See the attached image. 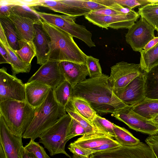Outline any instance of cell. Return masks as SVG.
Wrapping results in <instances>:
<instances>
[{
  "label": "cell",
  "mask_w": 158,
  "mask_h": 158,
  "mask_svg": "<svg viewBox=\"0 0 158 158\" xmlns=\"http://www.w3.org/2000/svg\"><path fill=\"white\" fill-rule=\"evenodd\" d=\"M138 13L132 10L127 14L109 16L98 15L90 12L85 16L90 23L106 29L108 27L115 29L131 27L139 17Z\"/></svg>",
  "instance_id": "7"
},
{
  "label": "cell",
  "mask_w": 158,
  "mask_h": 158,
  "mask_svg": "<svg viewBox=\"0 0 158 158\" xmlns=\"http://www.w3.org/2000/svg\"><path fill=\"white\" fill-rule=\"evenodd\" d=\"M114 131L115 134L114 139L122 146H132L140 142L139 139L124 127L114 124Z\"/></svg>",
  "instance_id": "30"
},
{
  "label": "cell",
  "mask_w": 158,
  "mask_h": 158,
  "mask_svg": "<svg viewBox=\"0 0 158 158\" xmlns=\"http://www.w3.org/2000/svg\"><path fill=\"white\" fill-rule=\"evenodd\" d=\"M15 52L23 61L29 64H31L33 59L36 56L34 46L26 42Z\"/></svg>",
  "instance_id": "35"
},
{
  "label": "cell",
  "mask_w": 158,
  "mask_h": 158,
  "mask_svg": "<svg viewBox=\"0 0 158 158\" xmlns=\"http://www.w3.org/2000/svg\"><path fill=\"white\" fill-rule=\"evenodd\" d=\"M8 100L26 101L25 85L3 67L0 69V102Z\"/></svg>",
  "instance_id": "10"
},
{
  "label": "cell",
  "mask_w": 158,
  "mask_h": 158,
  "mask_svg": "<svg viewBox=\"0 0 158 158\" xmlns=\"http://www.w3.org/2000/svg\"><path fill=\"white\" fill-rule=\"evenodd\" d=\"M112 3H116L132 10L138 6H143L150 2L149 0H110Z\"/></svg>",
  "instance_id": "39"
},
{
  "label": "cell",
  "mask_w": 158,
  "mask_h": 158,
  "mask_svg": "<svg viewBox=\"0 0 158 158\" xmlns=\"http://www.w3.org/2000/svg\"><path fill=\"white\" fill-rule=\"evenodd\" d=\"M155 30L151 25L141 17L128 29L125 35L126 41L133 51L139 52L155 37Z\"/></svg>",
  "instance_id": "12"
},
{
  "label": "cell",
  "mask_w": 158,
  "mask_h": 158,
  "mask_svg": "<svg viewBox=\"0 0 158 158\" xmlns=\"http://www.w3.org/2000/svg\"><path fill=\"white\" fill-rule=\"evenodd\" d=\"M150 120H151L153 124L157 128L158 133V114L154 116Z\"/></svg>",
  "instance_id": "49"
},
{
  "label": "cell",
  "mask_w": 158,
  "mask_h": 158,
  "mask_svg": "<svg viewBox=\"0 0 158 158\" xmlns=\"http://www.w3.org/2000/svg\"><path fill=\"white\" fill-rule=\"evenodd\" d=\"M66 114L65 107L57 102L51 89L44 102L35 108L33 118L22 138L35 140Z\"/></svg>",
  "instance_id": "3"
},
{
  "label": "cell",
  "mask_w": 158,
  "mask_h": 158,
  "mask_svg": "<svg viewBox=\"0 0 158 158\" xmlns=\"http://www.w3.org/2000/svg\"><path fill=\"white\" fill-rule=\"evenodd\" d=\"M22 138L11 133L0 115V158H22Z\"/></svg>",
  "instance_id": "13"
},
{
  "label": "cell",
  "mask_w": 158,
  "mask_h": 158,
  "mask_svg": "<svg viewBox=\"0 0 158 158\" xmlns=\"http://www.w3.org/2000/svg\"><path fill=\"white\" fill-rule=\"evenodd\" d=\"M113 138L97 132L85 134L77 139L73 143L85 149H90L103 144L116 141Z\"/></svg>",
  "instance_id": "22"
},
{
  "label": "cell",
  "mask_w": 158,
  "mask_h": 158,
  "mask_svg": "<svg viewBox=\"0 0 158 158\" xmlns=\"http://www.w3.org/2000/svg\"><path fill=\"white\" fill-rule=\"evenodd\" d=\"M158 43V36L155 37L150 41L144 47L143 50L146 51L151 48Z\"/></svg>",
  "instance_id": "47"
},
{
  "label": "cell",
  "mask_w": 158,
  "mask_h": 158,
  "mask_svg": "<svg viewBox=\"0 0 158 158\" xmlns=\"http://www.w3.org/2000/svg\"><path fill=\"white\" fill-rule=\"evenodd\" d=\"M59 62L48 61L41 65L27 82L39 81L47 85L54 90L59 84L65 80L60 69Z\"/></svg>",
  "instance_id": "15"
},
{
  "label": "cell",
  "mask_w": 158,
  "mask_h": 158,
  "mask_svg": "<svg viewBox=\"0 0 158 158\" xmlns=\"http://www.w3.org/2000/svg\"><path fill=\"white\" fill-rule=\"evenodd\" d=\"M133 110L145 118L150 120L158 114V100L146 98L132 107Z\"/></svg>",
  "instance_id": "26"
},
{
  "label": "cell",
  "mask_w": 158,
  "mask_h": 158,
  "mask_svg": "<svg viewBox=\"0 0 158 158\" xmlns=\"http://www.w3.org/2000/svg\"><path fill=\"white\" fill-rule=\"evenodd\" d=\"M144 73L140 74L124 88L113 91L127 106H133L146 99Z\"/></svg>",
  "instance_id": "14"
},
{
  "label": "cell",
  "mask_w": 158,
  "mask_h": 158,
  "mask_svg": "<svg viewBox=\"0 0 158 158\" xmlns=\"http://www.w3.org/2000/svg\"><path fill=\"white\" fill-rule=\"evenodd\" d=\"M15 5L0 2V18L9 17L12 8Z\"/></svg>",
  "instance_id": "45"
},
{
  "label": "cell",
  "mask_w": 158,
  "mask_h": 158,
  "mask_svg": "<svg viewBox=\"0 0 158 158\" xmlns=\"http://www.w3.org/2000/svg\"><path fill=\"white\" fill-rule=\"evenodd\" d=\"M0 2L7 4H12L15 5H24L33 7L35 6H38L39 0L29 1L0 0Z\"/></svg>",
  "instance_id": "42"
},
{
  "label": "cell",
  "mask_w": 158,
  "mask_h": 158,
  "mask_svg": "<svg viewBox=\"0 0 158 158\" xmlns=\"http://www.w3.org/2000/svg\"><path fill=\"white\" fill-rule=\"evenodd\" d=\"M86 134V132L80 124L72 118L66 139L68 141L73 137L78 135H83Z\"/></svg>",
  "instance_id": "38"
},
{
  "label": "cell",
  "mask_w": 158,
  "mask_h": 158,
  "mask_svg": "<svg viewBox=\"0 0 158 158\" xmlns=\"http://www.w3.org/2000/svg\"><path fill=\"white\" fill-rule=\"evenodd\" d=\"M35 108L27 101L8 100L0 102V115L11 132L22 135L31 123Z\"/></svg>",
  "instance_id": "4"
},
{
  "label": "cell",
  "mask_w": 158,
  "mask_h": 158,
  "mask_svg": "<svg viewBox=\"0 0 158 158\" xmlns=\"http://www.w3.org/2000/svg\"><path fill=\"white\" fill-rule=\"evenodd\" d=\"M68 149L73 155L81 158H89L92 154L90 149H85L76 145L74 143H70L69 145Z\"/></svg>",
  "instance_id": "40"
},
{
  "label": "cell",
  "mask_w": 158,
  "mask_h": 158,
  "mask_svg": "<svg viewBox=\"0 0 158 158\" xmlns=\"http://www.w3.org/2000/svg\"><path fill=\"white\" fill-rule=\"evenodd\" d=\"M146 98L158 100V65L145 72Z\"/></svg>",
  "instance_id": "24"
},
{
  "label": "cell",
  "mask_w": 158,
  "mask_h": 158,
  "mask_svg": "<svg viewBox=\"0 0 158 158\" xmlns=\"http://www.w3.org/2000/svg\"><path fill=\"white\" fill-rule=\"evenodd\" d=\"M22 158H36L32 154L26 150L24 147L23 152Z\"/></svg>",
  "instance_id": "48"
},
{
  "label": "cell",
  "mask_w": 158,
  "mask_h": 158,
  "mask_svg": "<svg viewBox=\"0 0 158 158\" xmlns=\"http://www.w3.org/2000/svg\"><path fill=\"white\" fill-rule=\"evenodd\" d=\"M86 65L88 70V76L90 78L97 77L102 74L98 59L91 56H87Z\"/></svg>",
  "instance_id": "36"
},
{
  "label": "cell",
  "mask_w": 158,
  "mask_h": 158,
  "mask_svg": "<svg viewBox=\"0 0 158 158\" xmlns=\"http://www.w3.org/2000/svg\"><path fill=\"white\" fill-rule=\"evenodd\" d=\"M59 66L65 80L73 88L77 84L86 79L88 76L86 64L68 61H59Z\"/></svg>",
  "instance_id": "17"
},
{
  "label": "cell",
  "mask_w": 158,
  "mask_h": 158,
  "mask_svg": "<svg viewBox=\"0 0 158 158\" xmlns=\"http://www.w3.org/2000/svg\"><path fill=\"white\" fill-rule=\"evenodd\" d=\"M109 81L113 91L127 86L143 71L139 64L119 62L111 67Z\"/></svg>",
  "instance_id": "8"
},
{
  "label": "cell",
  "mask_w": 158,
  "mask_h": 158,
  "mask_svg": "<svg viewBox=\"0 0 158 158\" xmlns=\"http://www.w3.org/2000/svg\"><path fill=\"white\" fill-rule=\"evenodd\" d=\"M89 158H156L149 146L140 142L130 146H121L92 154Z\"/></svg>",
  "instance_id": "9"
},
{
  "label": "cell",
  "mask_w": 158,
  "mask_h": 158,
  "mask_svg": "<svg viewBox=\"0 0 158 158\" xmlns=\"http://www.w3.org/2000/svg\"><path fill=\"white\" fill-rule=\"evenodd\" d=\"M139 52V64L143 71L148 72L158 65V43L149 50L145 51L142 50Z\"/></svg>",
  "instance_id": "27"
},
{
  "label": "cell",
  "mask_w": 158,
  "mask_h": 158,
  "mask_svg": "<svg viewBox=\"0 0 158 158\" xmlns=\"http://www.w3.org/2000/svg\"><path fill=\"white\" fill-rule=\"evenodd\" d=\"M90 12L95 15L104 16L112 15L124 14L110 8L102 9L95 11H91Z\"/></svg>",
  "instance_id": "44"
},
{
  "label": "cell",
  "mask_w": 158,
  "mask_h": 158,
  "mask_svg": "<svg viewBox=\"0 0 158 158\" xmlns=\"http://www.w3.org/2000/svg\"><path fill=\"white\" fill-rule=\"evenodd\" d=\"M71 100L79 113L92 124V121L97 114L89 103L81 98L72 97Z\"/></svg>",
  "instance_id": "31"
},
{
  "label": "cell",
  "mask_w": 158,
  "mask_h": 158,
  "mask_svg": "<svg viewBox=\"0 0 158 158\" xmlns=\"http://www.w3.org/2000/svg\"><path fill=\"white\" fill-rule=\"evenodd\" d=\"M65 107L68 114L79 123L83 128L86 132V134H91L96 132L93 124L77 110L71 99L67 103Z\"/></svg>",
  "instance_id": "29"
},
{
  "label": "cell",
  "mask_w": 158,
  "mask_h": 158,
  "mask_svg": "<svg viewBox=\"0 0 158 158\" xmlns=\"http://www.w3.org/2000/svg\"><path fill=\"white\" fill-rule=\"evenodd\" d=\"M0 43L6 49L9 54L12 75L15 76L20 73H28L31 64L23 61L9 45L3 29L0 25Z\"/></svg>",
  "instance_id": "20"
},
{
  "label": "cell",
  "mask_w": 158,
  "mask_h": 158,
  "mask_svg": "<svg viewBox=\"0 0 158 158\" xmlns=\"http://www.w3.org/2000/svg\"><path fill=\"white\" fill-rule=\"evenodd\" d=\"M149 1V3L138 8V13L158 32V0Z\"/></svg>",
  "instance_id": "25"
},
{
  "label": "cell",
  "mask_w": 158,
  "mask_h": 158,
  "mask_svg": "<svg viewBox=\"0 0 158 158\" xmlns=\"http://www.w3.org/2000/svg\"><path fill=\"white\" fill-rule=\"evenodd\" d=\"M0 25L11 47L15 51L19 50L24 41L20 39L13 22L8 17L0 18Z\"/></svg>",
  "instance_id": "23"
},
{
  "label": "cell",
  "mask_w": 158,
  "mask_h": 158,
  "mask_svg": "<svg viewBox=\"0 0 158 158\" xmlns=\"http://www.w3.org/2000/svg\"><path fill=\"white\" fill-rule=\"evenodd\" d=\"M43 27L51 39L48 61H68L86 64V55L79 47L73 37L43 21Z\"/></svg>",
  "instance_id": "2"
},
{
  "label": "cell",
  "mask_w": 158,
  "mask_h": 158,
  "mask_svg": "<svg viewBox=\"0 0 158 158\" xmlns=\"http://www.w3.org/2000/svg\"><path fill=\"white\" fill-rule=\"evenodd\" d=\"M70 158H81L79 156H76L73 155V156H71Z\"/></svg>",
  "instance_id": "50"
},
{
  "label": "cell",
  "mask_w": 158,
  "mask_h": 158,
  "mask_svg": "<svg viewBox=\"0 0 158 158\" xmlns=\"http://www.w3.org/2000/svg\"><path fill=\"white\" fill-rule=\"evenodd\" d=\"M108 75L89 78L73 88L72 97L86 101L97 113L111 114L127 106L114 93Z\"/></svg>",
  "instance_id": "1"
},
{
  "label": "cell",
  "mask_w": 158,
  "mask_h": 158,
  "mask_svg": "<svg viewBox=\"0 0 158 158\" xmlns=\"http://www.w3.org/2000/svg\"><path fill=\"white\" fill-rule=\"evenodd\" d=\"M145 142L149 146L156 158H158V134L149 135L145 139Z\"/></svg>",
  "instance_id": "41"
},
{
  "label": "cell",
  "mask_w": 158,
  "mask_h": 158,
  "mask_svg": "<svg viewBox=\"0 0 158 158\" xmlns=\"http://www.w3.org/2000/svg\"><path fill=\"white\" fill-rule=\"evenodd\" d=\"M72 119L67 114L40 135L39 143L48 150L51 156L63 154L70 158L65 150V146L68 141L66 137Z\"/></svg>",
  "instance_id": "5"
},
{
  "label": "cell",
  "mask_w": 158,
  "mask_h": 158,
  "mask_svg": "<svg viewBox=\"0 0 158 158\" xmlns=\"http://www.w3.org/2000/svg\"><path fill=\"white\" fill-rule=\"evenodd\" d=\"M24 148L33 154L36 158H51L46 153L43 147L35 140L30 139Z\"/></svg>",
  "instance_id": "37"
},
{
  "label": "cell",
  "mask_w": 158,
  "mask_h": 158,
  "mask_svg": "<svg viewBox=\"0 0 158 158\" xmlns=\"http://www.w3.org/2000/svg\"><path fill=\"white\" fill-rule=\"evenodd\" d=\"M33 42L35 48L37 63L42 65L48 61L50 48V38L41 23H35L34 26Z\"/></svg>",
  "instance_id": "16"
},
{
  "label": "cell",
  "mask_w": 158,
  "mask_h": 158,
  "mask_svg": "<svg viewBox=\"0 0 158 158\" xmlns=\"http://www.w3.org/2000/svg\"><path fill=\"white\" fill-rule=\"evenodd\" d=\"M67 4L82 9L95 11L109 8L94 1V0H60Z\"/></svg>",
  "instance_id": "34"
},
{
  "label": "cell",
  "mask_w": 158,
  "mask_h": 158,
  "mask_svg": "<svg viewBox=\"0 0 158 158\" xmlns=\"http://www.w3.org/2000/svg\"><path fill=\"white\" fill-rule=\"evenodd\" d=\"M11 12L19 16L28 18L36 23H41L43 21L40 16L33 7L24 5H15L11 10Z\"/></svg>",
  "instance_id": "33"
},
{
  "label": "cell",
  "mask_w": 158,
  "mask_h": 158,
  "mask_svg": "<svg viewBox=\"0 0 158 158\" xmlns=\"http://www.w3.org/2000/svg\"><path fill=\"white\" fill-rule=\"evenodd\" d=\"M111 116L136 131L149 135L158 134L156 127L150 120L134 111L132 107L127 106L111 114Z\"/></svg>",
  "instance_id": "11"
},
{
  "label": "cell",
  "mask_w": 158,
  "mask_h": 158,
  "mask_svg": "<svg viewBox=\"0 0 158 158\" xmlns=\"http://www.w3.org/2000/svg\"><path fill=\"white\" fill-rule=\"evenodd\" d=\"M92 124L97 132L114 138V124L97 114L92 121Z\"/></svg>",
  "instance_id": "32"
},
{
  "label": "cell",
  "mask_w": 158,
  "mask_h": 158,
  "mask_svg": "<svg viewBox=\"0 0 158 158\" xmlns=\"http://www.w3.org/2000/svg\"><path fill=\"white\" fill-rule=\"evenodd\" d=\"M8 17L14 24L21 40L34 46L33 42L34 26L36 23L30 19L17 15L11 11Z\"/></svg>",
  "instance_id": "19"
},
{
  "label": "cell",
  "mask_w": 158,
  "mask_h": 158,
  "mask_svg": "<svg viewBox=\"0 0 158 158\" xmlns=\"http://www.w3.org/2000/svg\"><path fill=\"white\" fill-rule=\"evenodd\" d=\"M121 145L117 141L103 144L98 147L90 149L92 153L103 151L119 147Z\"/></svg>",
  "instance_id": "43"
},
{
  "label": "cell",
  "mask_w": 158,
  "mask_h": 158,
  "mask_svg": "<svg viewBox=\"0 0 158 158\" xmlns=\"http://www.w3.org/2000/svg\"><path fill=\"white\" fill-rule=\"evenodd\" d=\"M73 89L72 85L65 80L53 90L56 100L60 105L65 107L67 103L72 99Z\"/></svg>",
  "instance_id": "28"
},
{
  "label": "cell",
  "mask_w": 158,
  "mask_h": 158,
  "mask_svg": "<svg viewBox=\"0 0 158 158\" xmlns=\"http://www.w3.org/2000/svg\"><path fill=\"white\" fill-rule=\"evenodd\" d=\"M43 20L55 26L84 42L90 48L96 46L93 41L92 33L83 25L76 23L77 17L59 15L37 11Z\"/></svg>",
  "instance_id": "6"
},
{
  "label": "cell",
  "mask_w": 158,
  "mask_h": 158,
  "mask_svg": "<svg viewBox=\"0 0 158 158\" xmlns=\"http://www.w3.org/2000/svg\"><path fill=\"white\" fill-rule=\"evenodd\" d=\"M45 7L48 8L65 15L77 17L85 15L91 11L73 6L65 4L60 0H39L38 6Z\"/></svg>",
  "instance_id": "21"
},
{
  "label": "cell",
  "mask_w": 158,
  "mask_h": 158,
  "mask_svg": "<svg viewBox=\"0 0 158 158\" xmlns=\"http://www.w3.org/2000/svg\"><path fill=\"white\" fill-rule=\"evenodd\" d=\"M0 64L8 63L10 64L11 59L9 54L2 45L0 43Z\"/></svg>",
  "instance_id": "46"
},
{
  "label": "cell",
  "mask_w": 158,
  "mask_h": 158,
  "mask_svg": "<svg viewBox=\"0 0 158 158\" xmlns=\"http://www.w3.org/2000/svg\"><path fill=\"white\" fill-rule=\"evenodd\" d=\"M26 101L35 108L44 101L51 89L43 83L33 81L25 84Z\"/></svg>",
  "instance_id": "18"
}]
</instances>
